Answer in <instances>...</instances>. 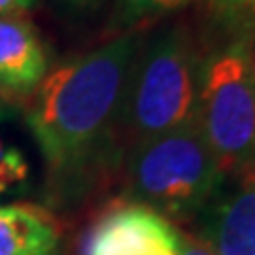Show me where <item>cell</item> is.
<instances>
[{
    "label": "cell",
    "mask_w": 255,
    "mask_h": 255,
    "mask_svg": "<svg viewBox=\"0 0 255 255\" xmlns=\"http://www.w3.org/2000/svg\"><path fill=\"white\" fill-rule=\"evenodd\" d=\"M142 43L138 30H128L64 60L26 96L23 117L53 202L81 200L124 164V102Z\"/></svg>",
    "instance_id": "obj_1"
},
{
    "label": "cell",
    "mask_w": 255,
    "mask_h": 255,
    "mask_svg": "<svg viewBox=\"0 0 255 255\" xmlns=\"http://www.w3.org/2000/svg\"><path fill=\"white\" fill-rule=\"evenodd\" d=\"M200 60L202 41L185 23L142 43L124 102V162L142 142L198 122Z\"/></svg>",
    "instance_id": "obj_2"
},
{
    "label": "cell",
    "mask_w": 255,
    "mask_h": 255,
    "mask_svg": "<svg viewBox=\"0 0 255 255\" xmlns=\"http://www.w3.org/2000/svg\"><path fill=\"white\" fill-rule=\"evenodd\" d=\"M202 43L198 124L228 174L255 166L253 26L215 28Z\"/></svg>",
    "instance_id": "obj_3"
},
{
    "label": "cell",
    "mask_w": 255,
    "mask_h": 255,
    "mask_svg": "<svg viewBox=\"0 0 255 255\" xmlns=\"http://www.w3.org/2000/svg\"><path fill=\"white\" fill-rule=\"evenodd\" d=\"M124 166L128 200L168 221H196L228 179L198 122L142 142Z\"/></svg>",
    "instance_id": "obj_4"
},
{
    "label": "cell",
    "mask_w": 255,
    "mask_h": 255,
    "mask_svg": "<svg viewBox=\"0 0 255 255\" xmlns=\"http://www.w3.org/2000/svg\"><path fill=\"white\" fill-rule=\"evenodd\" d=\"M181 232L145 204L126 202L94 221L83 255H179Z\"/></svg>",
    "instance_id": "obj_5"
},
{
    "label": "cell",
    "mask_w": 255,
    "mask_h": 255,
    "mask_svg": "<svg viewBox=\"0 0 255 255\" xmlns=\"http://www.w3.org/2000/svg\"><path fill=\"white\" fill-rule=\"evenodd\" d=\"M49 73V55L26 15H0V92L28 96Z\"/></svg>",
    "instance_id": "obj_6"
},
{
    "label": "cell",
    "mask_w": 255,
    "mask_h": 255,
    "mask_svg": "<svg viewBox=\"0 0 255 255\" xmlns=\"http://www.w3.org/2000/svg\"><path fill=\"white\" fill-rule=\"evenodd\" d=\"M62 232L49 213L0 204V255H60Z\"/></svg>",
    "instance_id": "obj_7"
},
{
    "label": "cell",
    "mask_w": 255,
    "mask_h": 255,
    "mask_svg": "<svg viewBox=\"0 0 255 255\" xmlns=\"http://www.w3.org/2000/svg\"><path fill=\"white\" fill-rule=\"evenodd\" d=\"M215 28H243L253 26L255 0H204Z\"/></svg>",
    "instance_id": "obj_8"
},
{
    "label": "cell",
    "mask_w": 255,
    "mask_h": 255,
    "mask_svg": "<svg viewBox=\"0 0 255 255\" xmlns=\"http://www.w3.org/2000/svg\"><path fill=\"white\" fill-rule=\"evenodd\" d=\"M194 2L196 0H119V15L126 23L151 21L177 13Z\"/></svg>",
    "instance_id": "obj_9"
},
{
    "label": "cell",
    "mask_w": 255,
    "mask_h": 255,
    "mask_svg": "<svg viewBox=\"0 0 255 255\" xmlns=\"http://www.w3.org/2000/svg\"><path fill=\"white\" fill-rule=\"evenodd\" d=\"M28 179V162L15 147H6L0 140V196Z\"/></svg>",
    "instance_id": "obj_10"
},
{
    "label": "cell",
    "mask_w": 255,
    "mask_h": 255,
    "mask_svg": "<svg viewBox=\"0 0 255 255\" xmlns=\"http://www.w3.org/2000/svg\"><path fill=\"white\" fill-rule=\"evenodd\" d=\"M36 0H0V15H26Z\"/></svg>",
    "instance_id": "obj_11"
},
{
    "label": "cell",
    "mask_w": 255,
    "mask_h": 255,
    "mask_svg": "<svg viewBox=\"0 0 255 255\" xmlns=\"http://www.w3.org/2000/svg\"><path fill=\"white\" fill-rule=\"evenodd\" d=\"M179 255H213L206 247L198 241V238H191L181 234V245H179Z\"/></svg>",
    "instance_id": "obj_12"
},
{
    "label": "cell",
    "mask_w": 255,
    "mask_h": 255,
    "mask_svg": "<svg viewBox=\"0 0 255 255\" xmlns=\"http://www.w3.org/2000/svg\"><path fill=\"white\" fill-rule=\"evenodd\" d=\"M6 111H9V96L0 92V119L6 115Z\"/></svg>",
    "instance_id": "obj_13"
},
{
    "label": "cell",
    "mask_w": 255,
    "mask_h": 255,
    "mask_svg": "<svg viewBox=\"0 0 255 255\" xmlns=\"http://www.w3.org/2000/svg\"><path fill=\"white\" fill-rule=\"evenodd\" d=\"M253 70H255V21H253Z\"/></svg>",
    "instance_id": "obj_14"
},
{
    "label": "cell",
    "mask_w": 255,
    "mask_h": 255,
    "mask_svg": "<svg viewBox=\"0 0 255 255\" xmlns=\"http://www.w3.org/2000/svg\"><path fill=\"white\" fill-rule=\"evenodd\" d=\"M73 2H77V4H87V2H94V0H73Z\"/></svg>",
    "instance_id": "obj_15"
}]
</instances>
